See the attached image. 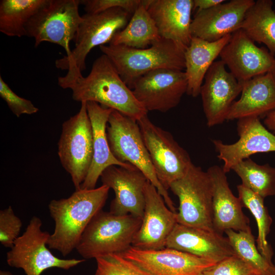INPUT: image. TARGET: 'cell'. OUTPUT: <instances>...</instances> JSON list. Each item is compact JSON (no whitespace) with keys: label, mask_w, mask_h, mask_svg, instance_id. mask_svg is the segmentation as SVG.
<instances>
[{"label":"cell","mask_w":275,"mask_h":275,"mask_svg":"<svg viewBox=\"0 0 275 275\" xmlns=\"http://www.w3.org/2000/svg\"><path fill=\"white\" fill-rule=\"evenodd\" d=\"M67 70L65 76L58 77V84L63 89H70L75 101H94L136 121L147 115L148 111L136 99L106 55L102 54L94 61L86 77L74 69Z\"/></svg>","instance_id":"1"},{"label":"cell","mask_w":275,"mask_h":275,"mask_svg":"<svg viewBox=\"0 0 275 275\" xmlns=\"http://www.w3.org/2000/svg\"><path fill=\"white\" fill-rule=\"evenodd\" d=\"M106 185L91 189H80L68 198L51 200L48 208L54 222L47 245L63 256L76 249L87 227L101 211L108 196Z\"/></svg>","instance_id":"2"},{"label":"cell","mask_w":275,"mask_h":275,"mask_svg":"<svg viewBox=\"0 0 275 275\" xmlns=\"http://www.w3.org/2000/svg\"><path fill=\"white\" fill-rule=\"evenodd\" d=\"M99 48L131 90L137 79L151 71L185 69V50L173 41L162 38L144 49L112 44L101 45Z\"/></svg>","instance_id":"3"},{"label":"cell","mask_w":275,"mask_h":275,"mask_svg":"<svg viewBox=\"0 0 275 275\" xmlns=\"http://www.w3.org/2000/svg\"><path fill=\"white\" fill-rule=\"evenodd\" d=\"M107 125V138L114 156L118 160L128 163L140 170L156 187L167 206L177 212L168 190L158 179L138 122L113 109Z\"/></svg>","instance_id":"4"},{"label":"cell","mask_w":275,"mask_h":275,"mask_svg":"<svg viewBox=\"0 0 275 275\" xmlns=\"http://www.w3.org/2000/svg\"><path fill=\"white\" fill-rule=\"evenodd\" d=\"M142 219L101 210L87 227L76 250L84 259L123 253L132 246Z\"/></svg>","instance_id":"5"},{"label":"cell","mask_w":275,"mask_h":275,"mask_svg":"<svg viewBox=\"0 0 275 275\" xmlns=\"http://www.w3.org/2000/svg\"><path fill=\"white\" fill-rule=\"evenodd\" d=\"M133 14L121 8H115L96 13H87L74 38L75 46L69 56L56 61L57 68L86 69V59L91 50L98 46L109 44L114 35L123 29Z\"/></svg>","instance_id":"6"},{"label":"cell","mask_w":275,"mask_h":275,"mask_svg":"<svg viewBox=\"0 0 275 275\" xmlns=\"http://www.w3.org/2000/svg\"><path fill=\"white\" fill-rule=\"evenodd\" d=\"M170 189L179 199L178 224L215 231L213 224L212 186L207 172L190 165L186 174Z\"/></svg>","instance_id":"7"},{"label":"cell","mask_w":275,"mask_h":275,"mask_svg":"<svg viewBox=\"0 0 275 275\" xmlns=\"http://www.w3.org/2000/svg\"><path fill=\"white\" fill-rule=\"evenodd\" d=\"M58 153L75 190L80 189L93 156V130L86 102H81L79 112L63 123Z\"/></svg>","instance_id":"8"},{"label":"cell","mask_w":275,"mask_h":275,"mask_svg":"<svg viewBox=\"0 0 275 275\" xmlns=\"http://www.w3.org/2000/svg\"><path fill=\"white\" fill-rule=\"evenodd\" d=\"M80 4L78 0H47L28 23L26 36L34 39L35 47L43 42L57 44L69 56L70 42L82 20Z\"/></svg>","instance_id":"9"},{"label":"cell","mask_w":275,"mask_h":275,"mask_svg":"<svg viewBox=\"0 0 275 275\" xmlns=\"http://www.w3.org/2000/svg\"><path fill=\"white\" fill-rule=\"evenodd\" d=\"M42 225L39 217L31 219L25 231L7 253L10 266L23 269L26 275H40L50 268L68 270L85 261L61 259L53 255L47 247L50 234L41 230Z\"/></svg>","instance_id":"10"},{"label":"cell","mask_w":275,"mask_h":275,"mask_svg":"<svg viewBox=\"0 0 275 275\" xmlns=\"http://www.w3.org/2000/svg\"><path fill=\"white\" fill-rule=\"evenodd\" d=\"M137 122L158 179L168 190L186 174L192 163L190 157L170 132L154 124L147 115Z\"/></svg>","instance_id":"11"},{"label":"cell","mask_w":275,"mask_h":275,"mask_svg":"<svg viewBox=\"0 0 275 275\" xmlns=\"http://www.w3.org/2000/svg\"><path fill=\"white\" fill-rule=\"evenodd\" d=\"M187 86L185 71L161 68L142 76L131 90L148 112L165 113L178 105L186 93Z\"/></svg>","instance_id":"12"},{"label":"cell","mask_w":275,"mask_h":275,"mask_svg":"<svg viewBox=\"0 0 275 275\" xmlns=\"http://www.w3.org/2000/svg\"><path fill=\"white\" fill-rule=\"evenodd\" d=\"M221 61L242 84L272 71L275 58L265 47H259L241 29L231 34L221 51Z\"/></svg>","instance_id":"13"},{"label":"cell","mask_w":275,"mask_h":275,"mask_svg":"<svg viewBox=\"0 0 275 275\" xmlns=\"http://www.w3.org/2000/svg\"><path fill=\"white\" fill-rule=\"evenodd\" d=\"M120 254L153 275H203L217 263L168 248L144 250L131 246Z\"/></svg>","instance_id":"14"},{"label":"cell","mask_w":275,"mask_h":275,"mask_svg":"<svg viewBox=\"0 0 275 275\" xmlns=\"http://www.w3.org/2000/svg\"><path fill=\"white\" fill-rule=\"evenodd\" d=\"M226 67L222 61L214 62L207 71L201 88L200 94L209 127L227 120L234 100L242 91V84Z\"/></svg>","instance_id":"15"},{"label":"cell","mask_w":275,"mask_h":275,"mask_svg":"<svg viewBox=\"0 0 275 275\" xmlns=\"http://www.w3.org/2000/svg\"><path fill=\"white\" fill-rule=\"evenodd\" d=\"M145 202L142 223L132 246L144 250L163 249L177 224V213L167 206L162 197L149 181L145 188Z\"/></svg>","instance_id":"16"},{"label":"cell","mask_w":275,"mask_h":275,"mask_svg":"<svg viewBox=\"0 0 275 275\" xmlns=\"http://www.w3.org/2000/svg\"><path fill=\"white\" fill-rule=\"evenodd\" d=\"M237 130L239 140L232 144L221 140H212L217 158L223 161L226 173L254 154L275 152V135L260 122L259 118L248 117L238 120Z\"/></svg>","instance_id":"17"},{"label":"cell","mask_w":275,"mask_h":275,"mask_svg":"<svg viewBox=\"0 0 275 275\" xmlns=\"http://www.w3.org/2000/svg\"><path fill=\"white\" fill-rule=\"evenodd\" d=\"M102 185L113 189L115 198L110 206L111 213L131 214L142 219L145 207V188L148 181L137 168L111 166L101 176Z\"/></svg>","instance_id":"18"},{"label":"cell","mask_w":275,"mask_h":275,"mask_svg":"<svg viewBox=\"0 0 275 275\" xmlns=\"http://www.w3.org/2000/svg\"><path fill=\"white\" fill-rule=\"evenodd\" d=\"M254 0H231L210 9L197 11L192 19V37L217 41L241 29L245 14Z\"/></svg>","instance_id":"19"},{"label":"cell","mask_w":275,"mask_h":275,"mask_svg":"<svg viewBox=\"0 0 275 275\" xmlns=\"http://www.w3.org/2000/svg\"><path fill=\"white\" fill-rule=\"evenodd\" d=\"M212 186L213 224L215 231L222 234L232 229L236 231L251 230L249 219L242 211V203L230 188L226 173L214 165L207 171Z\"/></svg>","instance_id":"20"},{"label":"cell","mask_w":275,"mask_h":275,"mask_svg":"<svg viewBox=\"0 0 275 275\" xmlns=\"http://www.w3.org/2000/svg\"><path fill=\"white\" fill-rule=\"evenodd\" d=\"M166 248L216 262L236 255L228 238L222 234L178 223L168 237Z\"/></svg>","instance_id":"21"},{"label":"cell","mask_w":275,"mask_h":275,"mask_svg":"<svg viewBox=\"0 0 275 275\" xmlns=\"http://www.w3.org/2000/svg\"><path fill=\"white\" fill-rule=\"evenodd\" d=\"M147 9L160 37L173 41L185 50L192 38L193 0H151Z\"/></svg>","instance_id":"22"},{"label":"cell","mask_w":275,"mask_h":275,"mask_svg":"<svg viewBox=\"0 0 275 275\" xmlns=\"http://www.w3.org/2000/svg\"><path fill=\"white\" fill-rule=\"evenodd\" d=\"M87 111L92 127L93 156L87 176L81 189L96 188L99 178L107 167L117 166L127 169L136 168L118 160L110 149L106 134L108 120L113 109L94 102H86Z\"/></svg>","instance_id":"23"},{"label":"cell","mask_w":275,"mask_h":275,"mask_svg":"<svg viewBox=\"0 0 275 275\" xmlns=\"http://www.w3.org/2000/svg\"><path fill=\"white\" fill-rule=\"evenodd\" d=\"M240 98L232 104L227 120L266 116L275 110V78L271 72L242 83Z\"/></svg>","instance_id":"24"},{"label":"cell","mask_w":275,"mask_h":275,"mask_svg":"<svg viewBox=\"0 0 275 275\" xmlns=\"http://www.w3.org/2000/svg\"><path fill=\"white\" fill-rule=\"evenodd\" d=\"M231 35L221 39L209 42L192 37L188 47L184 51L185 72L188 86L186 94L196 97L200 94L205 76L214 60L229 42Z\"/></svg>","instance_id":"25"},{"label":"cell","mask_w":275,"mask_h":275,"mask_svg":"<svg viewBox=\"0 0 275 275\" xmlns=\"http://www.w3.org/2000/svg\"><path fill=\"white\" fill-rule=\"evenodd\" d=\"M151 0H142L126 26L118 32L109 44L144 49L159 40L154 21L148 11Z\"/></svg>","instance_id":"26"},{"label":"cell","mask_w":275,"mask_h":275,"mask_svg":"<svg viewBox=\"0 0 275 275\" xmlns=\"http://www.w3.org/2000/svg\"><path fill=\"white\" fill-rule=\"evenodd\" d=\"M271 0H257L246 12L241 29L254 42L275 54V12Z\"/></svg>","instance_id":"27"},{"label":"cell","mask_w":275,"mask_h":275,"mask_svg":"<svg viewBox=\"0 0 275 275\" xmlns=\"http://www.w3.org/2000/svg\"><path fill=\"white\" fill-rule=\"evenodd\" d=\"M47 0H1L0 32L9 37L26 35V26Z\"/></svg>","instance_id":"28"},{"label":"cell","mask_w":275,"mask_h":275,"mask_svg":"<svg viewBox=\"0 0 275 275\" xmlns=\"http://www.w3.org/2000/svg\"><path fill=\"white\" fill-rule=\"evenodd\" d=\"M237 188L243 207L250 211L257 222L258 234L256 243L258 250L268 261L273 263L271 258L273 253L267 241L272 219L264 205V199L241 184L238 185Z\"/></svg>","instance_id":"29"},{"label":"cell","mask_w":275,"mask_h":275,"mask_svg":"<svg viewBox=\"0 0 275 275\" xmlns=\"http://www.w3.org/2000/svg\"><path fill=\"white\" fill-rule=\"evenodd\" d=\"M233 170L243 185L263 198L275 196V168L260 165L249 158L234 166Z\"/></svg>","instance_id":"30"},{"label":"cell","mask_w":275,"mask_h":275,"mask_svg":"<svg viewBox=\"0 0 275 275\" xmlns=\"http://www.w3.org/2000/svg\"><path fill=\"white\" fill-rule=\"evenodd\" d=\"M235 255L266 275H275V266L270 263L258 250L251 230L225 231Z\"/></svg>","instance_id":"31"},{"label":"cell","mask_w":275,"mask_h":275,"mask_svg":"<svg viewBox=\"0 0 275 275\" xmlns=\"http://www.w3.org/2000/svg\"><path fill=\"white\" fill-rule=\"evenodd\" d=\"M95 259L97 267L94 275H153L120 253Z\"/></svg>","instance_id":"32"},{"label":"cell","mask_w":275,"mask_h":275,"mask_svg":"<svg viewBox=\"0 0 275 275\" xmlns=\"http://www.w3.org/2000/svg\"><path fill=\"white\" fill-rule=\"evenodd\" d=\"M203 275H266L236 255L227 258L207 268Z\"/></svg>","instance_id":"33"},{"label":"cell","mask_w":275,"mask_h":275,"mask_svg":"<svg viewBox=\"0 0 275 275\" xmlns=\"http://www.w3.org/2000/svg\"><path fill=\"white\" fill-rule=\"evenodd\" d=\"M22 225L21 219L15 214L12 207L0 211V242L6 248L11 249Z\"/></svg>","instance_id":"34"},{"label":"cell","mask_w":275,"mask_h":275,"mask_svg":"<svg viewBox=\"0 0 275 275\" xmlns=\"http://www.w3.org/2000/svg\"><path fill=\"white\" fill-rule=\"evenodd\" d=\"M0 96L6 102L10 109L17 117L21 115H32L39 109L29 100L17 95L5 82L0 75Z\"/></svg>","instance_id":"35"},{"label":"cell","mask_w":275,"mask_h":275,"mask_svg":"<svg viewBox=\"0 0 275 275\" xmlns=\"http://www.w3.org/2000/svg\"><path fill=\"white\" fill-rule=\"evenodd\" d=\"M142 0H84L87 13H96L115 8H121L133 14L141 5Z\"/></svg>","instance_id":"36"},{"label":"cell","mask_w":275,"mask_h":275,"mask_svg":"<svg viewBox=\"0 0 275 275\" xmlns=\"http://www.w3.org/2000/svg\"><path fill=\"white\" fill-rule=\"evenodd\" d=\"M225 1V0H193V10L195 9H197V11L207 10Z\"/></svg>","instance_id":"37"},{"label":"cell","mask_w":275,"mask_h":275,"mask_svg":"<svg viewBox=\"0 0 275 275\" xmlns=\"http://www.w3.org/2000/svg\"><path fill=\"white\" fill-rule=\"evenodd\" d=\"M264 123L268 130L275 135V110L266 115Z\"/></svg>","instance_id":"38"},{"label":"cell","mask_w":275,"mask_h":275,"mask_svg":"<svg viewBox=\"0 0 275 275\" xmlns=\"http://www.w3.org/2000/svg\"><path fill=\"white\" fill-rule=\"evenodd\" d=\"M0 275H13V274L8 271L1 270Z\"/></svg>","instance_id":"39"},{"label":"cell","mask_w":275,"mask_h":275,"mask_svg":"<svg viewBox=\"0 0 275 275\" xmlns=\"http://www.w3.org/2000/svg\"><path fill=\"white\" fill-rule=\"evenodd\" d=\"M271 73H272L273 76L275 78V65L274 66V67L273 68L272 71H271Z\"/></svg>","instance_id":"40"},{"label":"cell","mask_w":275,"mask_h":275,"mask_svg":"<svg viewBox=\"0 0 275 275\" xmlns=\"http://www.w3.org/2000/svg\"><path fill=\"white\" fill-rule=\"evenodd\" d=\"M274 266H275V259H274Z\"/></svg>","instance_id":"41"}]
</instances>
